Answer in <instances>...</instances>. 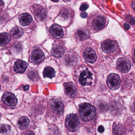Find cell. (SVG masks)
<instances>
[{
  "label": "cell",
  "mask_w": 135,
  "mask_h": 135,
  "mask_svg": "<svg viewBox=\"0 0 135 135\" xmlns=\"http://www.w3.org/2000/svg\"><path fill=\"white\" fill-rule=\"evenodd\" d=\"M50 31L51 35L56 38L60 39L63 36L62 28L58 25H53L50 28Z\"/></svg>",
  "instance_id": "14"
},
{
  "label": "cell",
  "mask_w": 135,
  "mask_h": 135,
  "mask_svg": "<svg viewBox=\"0 0 135 135\" xmlns=\"http://www.w3.org/2000/svg\"><path fill=\"white\" fill-rule=\"evenodd\" d=\"M83 56L85 61L89 63H94L96 60V52L92 48H87L85 49L83 53Z\"/></svg>",
  "instance_id": "13"
},
{
  "label": "cell",
  "mask_w": 135,
  "mask_h": 135,
  "mask_svg": "<svg viewBox=\"0 0 135 135\" xmlns=\"http://www.w3.org/2000/svg\"><path fill=\"white\" fill-rule=\"evenodd\" d=\"M65 50L64 46L62 44H55L52 46L51 53L53 56L57 57H60L65 53Z\"/></svg>",
  "instance_id": "15"
},
{
  "label": "cell",
  "mask_w": 135,
  "mask_h": 135,
  "mask_svg": "<svg viewBox=\"0 0 135 135\" xmlns=\"http://www.w3.org/2000/svg\"><path fill=\"white\" fill-rule=\"evenodd\" d=\"M63 86L65 93L67 96L71 98L75 97L77 90L76 86L73 83L71 82L65 83L63 84Z\"/></svg>",
  "instance_id": "9"
},
{
  "label": "cell",
  "mask_w": 135,
  "mask_h": 135,
  "mask_svg": "<svg viewBox=\"0 0 135 135\" xmlns=\"http://www.w3.org/2000/svg\"><path fill=\"white\" fill-rule=\"evenodd\" d=\"M88 8H89L88 5L87 4L85 3V4H82L80 8V10L81 11H85Z\"/></svg>",
  "instance_id": "30"
},
{
  "label": "cell",
  "mask_w": 135,
  "mask_h": 135,
  "mask_svg": "<svg viewBox=\"0 0 135 135\" xmlns=\"http://www.w3.org/2000/svg\"><path fill=\"white\" fill-rule=\"evenodd\" d=\"M35 135L34 134V132H32V131H28L27 132V133H26V135Z\"/></svg>",
  "instance_id": "34"
},
{
  "label": "cell",
  "mask_w": 135,
  "mask_h": 135,
  "mask_svg": "<svg viewBox=\"0 0 135 135\" xmlns=\"http://www.w3.org/2000/svg\"><path fill=\"white\" fill-rule=\"evenodd\" d=\"M113 133L114 135H126V129L121 124L116 123L113 127Z\"/></svg>",
  "instance_id": "19"
},
{
  "label": "cell",
  "mask_w": 135,
  "mask_h": 135,
  "mask_svg": "<svg viewBox=\"0 0 135 135\" xmlns=\"http://www.w3.org/2000/svg\"><path fill=\"white\" fill-rule=\"evenodd\" d=\"M60 16L63 19H69L71 16L70 9H69V8L67 7H63L61 9Z\"/></svg>",
  "instance_id": "25"
},
{
  "label": "cell",
  "mask_w": 135,
  "mask_h": 135,
  "mask_svg": "<svg viewBox=\"0 0 135 135\" xmlns=\"http://www.w3.org/2000/svg\"><path fill=\"white\" fill-rule=\"evenodd\" d=\"M95 74L90 68L86 67L82 69L78 76V81L83 86H90L94 83Z\"/></svg>",
  "instance_id": "1"
},
{
  "label": "cell",
  "mask_w": 135,
  "mask_h": 135,
  "mask_svg": "<svg viewBox=\"0 0 135 135\" xmlns=\"http://www.w3.org/2000/svg\"><path fill=\"white\" fill-rule=\"evenodd\" d=\"M13 49L16 52H19L21 50L22 48V46L20 43H16L14 45H13Z\"/></svg>",
  "instance_id": "29"
},
{
  "label": "cell",
  "mask_w": 135,
  "mask_h": 135,
  "mask_svg": "<svg viewBox=\"0 0 135 135\" xmlns=\"http://www.w3.org/2000/svg\"><path fill=\"white\" fill-rule=\"evenodd\" d=\"M79 114L82 119L89 121L94 119L96 115V109L94 107L87 103L81 105L79 108Z\"/></svg>",
  "instance_id": "2"
},
{
  "label": "cell",
  "mask_w": 135,
  "mask_h": 135,
  "mask_svg": "<svg viewBox=\"0 0 135 135\" xmlns=\"http://www.w3.org/2000/svg\"><path fill=\"white\" fill-rule=\"evenodd\" d=\"M19 18L20 23L24 26L30 24L32 21L31 16L27 13L21 14L19 16Z\"/></svg>",
  "instance_id": "18"
},
{
  "label": "cell",
  "mask_w": 135,
  "mask_h": 135,
  "mask_svg": "<svg viewBox=\"0 0 135 135\" xmlns=\"http://www.w3.org/2000/svg\"><path fill=\"white\" fill-rule=\"evenodd\" d=\"M102 50L105 53H109L116 50L117 45L116 42L113 40H107L101 44Z\"/></svg>",
  "instance_id": "10"
},
{
  "label": "cell",
  "mask_w": 135,
  "mask_h": 135,
  "mask_svg": "<svg viewBox=\"0 0 135 135\" xmlns=\"http://www.w3.org/2000/svg\"><path fill=\"white\" fill-rule=\"evenodd\" d=\"M29 78L35 81L38 78V75L37 72L35 70H31L29 71L28 74Z\"/></svg>",
  "instance_id": "28"
},
{
  "label": "cell",
  "mask_w": 135,
  "mask_h": 135,
  "mask_svg": "<svg viewBox=\"0 0 135 135\" xmlns=\"http://www.w3.org/2000/svg\"><path fill=\"white\" fill-rule=\"evenodd\" d=\"M76 37L80 41L86 40L90 36L89 32L85 28H80L78 29L75 34Z\"/></svg>",
  "instance_id": "17"
},
{
  "label": "cell",
  "mask_w": 135,
  "mask_h": 135,
  "mask_svg": "<svg viewBox=\"0 0 135 135\" xmlns=\"http://www.w3.org/2000/svg\"><path fill=\"white\" fill-rule=\"evenodd\" d=\"M4 6V2L3 0H0V11H1Z\"/></svg>",
  "instance_id": "32"
},
{
  "label": "cell",
  "mask_w": 135,
  "mask_h": 135,
  "mask_svg": "<svg viewBox=\"0 0 135 135\" xmlns=\"http://www.w3.org/2000/svg\"><path fill=\"white\" fill-rule=\"evenodd\" d=\"M89 23L94 30L99 31L105 27L106 20L103 15L98 13H93L89 17Z\"/></svg>",
  "instance_id": "3"
},
{
  "label": "cell",
  "mask_w": 135,
  "mask_h": 135,
  "mask_svg": "<svg viewBox=\"0 0 135 135\" xmlns=\"http://www.w3.org/2000/svg\"><path fill=\"white\" fill-rule=\"evenodd\" d=\"M10 33L14 38L17 39L22 36L23 34V30L21 28L16 26L11 30Z\"/></svg>",
  "instance_id": "22"
},
{
  "label": "cell",
  "mask_w": 135,
  "mask_h": 135,
  "mask_svg": "<svg viewBox=\"0 0 135 135\" xmlns=\"http://www.w3.org/2000/svg\"><path fill=\"white\" fill-rule=\"evenodd\" d=\"M27 62L22 60H18L14 64V70L17 73H23L27 69Z\"/></svg>",
  "instance_id": "16"
},
{
  "label": "cell",
  "mask_w": 135,
  "mask_h": 135,
  "mask_svg": "<svg viewBox=\"0 0 135 135\" xmlns=\"http://www.w3.org/2000/svg\"><path fill=\"white\" fill-rule=\"evenodd\" d=\"M44 58V55L42 51L36 50L32 53L30 57V61L35 65L40 63Z\"/></svg>",
  "instance_id": "12"
},
{
  "label": "cell",
  "mask_w": 135,
  "mask_h": 135,
  "mask_svg": "<svg viewBox=\"0 0 135 135\" xmlns=\"http://www.w3.org/2000/svg\"><path fill=\"white\" fill-rule=\"evenodd\" d=\"M124 27L127 30H128L130 28V26L127 23H125L124 24Z\"/></svg>",
  "instance_id": "35"
},
{
  "label": "cell",
  "mask_w": 135,
  "mask_h": 135,
  "mask_svg": "<svg viewBox=\"0 0 135 135\" xmlns=\"http://www.w3.org/2000/svg\"><path fill=\"white\" fill-rule=\"evenodd\" d=\"M51 108L53 111L58 115L63 113L64 105L62 101L59 98L53 99L50 103Z\"/></svg>",
  "instance_id": "8"
},
{
  "label": "cell",
  "mask_w": 135,
  "mask_h": 135,
  "mask_svg": "<svg viewBox=\"0 0 135 135\" xmlns=\"http://www.w3.org/2000/svg\"><path fill=\"white\" fill-rule=\"evenodd\" d=\"M0 89H1V85H0Z\"/></svg>",
  "instance_id": "38"
},
{
  "label": "cell",
  "mask_w": 135,
  "mask_h": 135,
  "mask_svg": "<svg viewBox=\"0 0 135 135\" xmlns=\"http://www.w3.org/2000/svg\"><path fill=\"white\" fill-rule=\"evenodd\" d=\"M2 100L4 103L9 106H15L17 103V99L16 96L9 92L5 93L2 96Z\"/></svg>",
  "instance_id": "11"
},
{
  "label": "cell",
  "mask_w": 135,
  "mask_h": 135,
  "mask_svg": "<svg viewBox=\"0 0 135 135\" xmlns=\"http://www.w3.org/2000/svg\"><path fill=\"white\" fill-rule=\"evenodd\" d=\"M97 107L98 110L101 112L104 113L108 109V107L107 104L103 101H100L97 103Z\"/></svg>",
  "instance_id": "26"
},
{
  "label": "cell",
  "mask_w": 135,
  "mask_h": 135,
  "mask_svg": "<svg viewBox=\"0 0 135 135\" xmlns=\"http://www.w3.org/2000/svg\"><path fill=\"white\" fill-rule=\"evenodd\" d=\"M117 68L123 73L128 72L131 68V63L129 59L126 57L119 58L117 62Z\"/></svg>",
  "instance_id": "6"
},
{
  "label": "cell",
  "mask_w": 135,
  "mask_h": 135,
  "mask_svg": "<svg viewBox=\"0 0 135 135\" xmlns=\"http://www.w3.org/2000/svg\"><path fill=\"white\" fill-rule=\"evenodd\" d=\"M98 131L100 133H102L104 131V128L102 125H100L98 128Z\"/></svg>",
  "instance_id": "31"
},
{
  "label": "cell",
  "mask_w": 135,
  "mask_h": 135,
  "mask_svg": "<svg viewBox=\"0 0 135 135\" xmlns=\"http://www.w3.org/2000/svg\"><path fill=\"white\" fill-rule=\"evenodd\" d=\"M11 130V127L8 124H0V133L2 134H8Z\"/></svg>",
  "instance_id": "27"
},
{
  "label": "cell",
  "mask_w": 135,
  "mask_h": 135,
  "mask_svg": "<svg viewBox=\"0 0 135 135\" xmlns=\"http://www.w3.org/2000/svg\"><path fill=\"white\" fill-rule=\"evenodd\" d=\"M11 39L10 35L6 32L0 34V46H6L9 42Z\"/></svg>",
  "instance_id": "23"
},
{
  "label": "cell",
  "mask_w": 135,
  "mask_h": 135,
  "mask_svg": "<svg viewBox=\"0 0 135 135\" xmlns=\"http://www.w3.org/2000/svg\"><path fill=\"white\" fill-rule=\"evenodd\" d=\"M23 88H24L25 90H27L29 89V86L28 85H26L24 86Z\"/></svg>",
  "instance_id": "36"
},
{
  "label": "cell",
  "mask_w": 135,
  "mask_h": 135,
  "mask_svg": "<svg viewBox=\"0 0 135 135\" xmlns=\"http://www.w3.org/2000/svg\"><path fill=\"white\" fill-rule=\"evenodd\" d=\"M81 16L82 18H85L87 17V16H88V14H87L86 13L82 12L81 13Z\"/></svg>",
  "instance_id": "33"
},
{
  "label": "cell",
  "mask_w": 135,
  "mask_h": 135,
  "mask_svg": "<svg viewBox=\"0 0 135 135\" xmlns=\"http://www.w3.org/2000/svg\"><path fill=\"white\" fill-rule=\"evenodd\" d=\"M31 10L35 18L38 21L44 20L47 17V12L45 8L39 4L32 6Z\"/></svg>",
  "instance_id": "5"
},
{
  "label": "cell",
  "mask_w": 135,
  "mask_h": 135,
  "mask_svg": "<svg viewBox=\"0 0 135 135\" xmlns=\"http://www.w3.org/2000/svg\"><path fill=\"white\" fill-rule=\"evenodd\" d=\"M29 123V119L27 117H23L19 119L17 124L20 129L24 130L28 127Z\"/></svg>",
  "instance_id": "21"
},
{
  "label": "cell",
  "mask_w": 135,
  "mask_h": 135,
  "mask_svg": "<svg viewBox=\"0 0 135 135\" xmlns=\"http://www.w3.org/2000/svg\"><path fill=\"white\" fill-rule=\"evenodd\" d=\"M120 82L119 76L116 74H110L107 79V84L109 87L113 90L117 89L119 88Z\"/></svg>",
  "instance_id": "7"
},
{
  "label": "cell",
  "mask_w": 135,
  "mask_h": 135,
  "mask_svg": "<svg viewBox=\"0 0 135 135\" xmlns=\"http://www.w3.org/2000/svg\"><path fill=\"white\" fill-rule=\"evenodd\" d=\"M51 1L54 2H58L59 0H51Z\"/></svg>",
  "instance_id": "37"
},
{
  "label": "cell",
  "mask_w": 135,
  "mask_h": 135,
  "mask_svg": "<svg viewBox=\"0 0 135 135\" xmlns=\"http://www.w3.org/2000/svg\"><path fill=\"white\" fill-rule=\"evenodd\" d=\"M43 75L44 77L52 78L55 76V71L52 68L46 67L45 68L43 71Z\"/></svg>",
  "instance_id": "24"
},
{
  "label": "cell",
  "mask_w": 135,
  "mask_h": 135,
  "mask_svg": "<svg viewBox=\"0 0 135 135\" xmlns=\"http://www.w3.org/2000/svg\"><path fill=\"white\" fill-rule=\"evenodd\" d=\"M65 59L67 64L69 65H73L77 61L76 55L72 52L68 53L65 56Z\"/></svg>",
  "instance_id": "20"
},
{
  "label": "cell",
  "mask_w": 135,
  "mask_h": 135,
  "mask_svg": "<svg viewBox=\"0 0 135 135\" xmlns=\"http://www.w3.org/2000/svg\"><path fill=\"white\" fill-rule=\"evenodd\" d=\"M66 126L70 131H77L80 126V121L77 115L75 114L68 115L66 118Z\"/></svg>",
  "instance_id": "4"
}]
</instances>
